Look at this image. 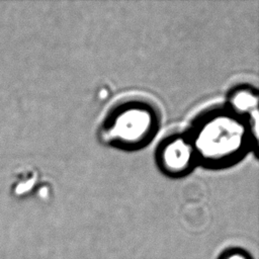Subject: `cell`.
I'll return each instance as SVG.
<instances>
[{"mask_svg": "<svg viewBox=\"0 0 259 259\" xmlns=\"http://www.w3.org/2000/svg\"><path fill=\"white\" fill-rule=\"evenodd\" d=\"M246 130L234 112L217 111L196 124L190 142L195 155L207 163H225L242 151Z\"/></svg>", "mask_w": 259, "mask_h": 259, "instance_id": "obj_1", "label": "cell"}, {"mask_svg": "<svg viewBox=\"0 0 259 259\" xmlns=\"http://www.w3.org/2000/svg\"><path fill=\"white\" fill-rule=\"evenodd\" d=\"M154 109L143 102H126L117 106L104 123L105 139L118 146L136 147L146 142L155 130Z\"/></svg>", "mask_w": 259, "mask_h": 259, "instance_id": "obj_2", "label": "cell"}, {"mask_svg": "<svg viewBox=\"0 0 259 259\" xmlns=\"http://www.w3.org/2000/svg\"><path fill=\"white\" fill-rule=\"evenodd\" d=\"M195 157L193 146L189 138L174 136L167 139L160 147L158 153L162 169L171 174L185 172Z\"/></svg>", "mask_w": 259, "mask_h": 259, "instance_id": "obj_3", "label": "cell"}, {"mask_svg": "<svg viewBox=\"0 0 259 259\" xmlns=\"http://www.w3.org/2000/svg\"><path fill=\"white\" fill-rule=\"evenodd\" d=\"M230 101L235 113H257V95L250 88L236 89Z\"/></svg>", "mask_w": 259, "mask_h": 259, "instance_id": "obj_4", "label": "cell"}, {"mask_svg": "<svg viewBox=\"0 0 259 259\" xmlns=\"http://www.w3.org/2000/svg\"><path fill=\"white\" fill-rule=\"evenodd\" d=\"M220 259H251L250 256L242 250H229L225 252Z\"/></svg>", "mask_w": 259, "mask_h": 259, "instance_id": "obj_5", "label": "cell"}]
</instances>
